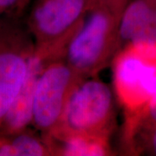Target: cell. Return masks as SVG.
<instances>
[{
	"instance_id": "7c38bea8",
	"label": "cell",
	"mask_w": 156,
	"mask_h": 156,
	"mask_svg": "<svg viewBox=\"0 0 156 156\" xmlns=\"http://www.w3.org/2000/svg\"><path fill=\"white\" fill-rule=\"evenodd\" d=\"M31 0H0L1 18H22Z\"/></svg>"
},
{
	"instance_id": "8992f818",
	"label": "cell",
	"mask_w": 156,
	"mask_h": 156,
	"mask_svg": "<svg viewBox=\"0 0 156 156\" xmlns=\"http://www.w3.org/2000/svg\"><path fill=\"white\" fill-rule=\"evenodd\" d=\"M34 51V39L21 18L0 19V123L25 81Z\"/></svg>"
},
{
	"instance_id": "8fae6325",
	"label": "cell",
	"mask_w": 156,
	"mask_h": 156,
	"mask_svg": "<svg viewBox=\"0 0 156 156\" xmlns=\"http://www.w3.org/2000/svg\"><path fill=\"white\" fill-rule=\"evenodd\" d=\"M3 136L11 147L13 156L53 155L47 140L40 133L33 132L29 128Z\"/></svg>"
},
{
	"instance_id": "7a4b0ae2",
	"label": "cell",
	"mask_w": 156,
	"mask_h": 156,
	"mask_svg": "<svg viewBox=\"0 0 156 156\" xmlns=\"http://www.w3.org/2000/svg\"><path fill=\"white\" fill-rule=\"evenodd\" d=\"M112 62L115 93L128 119L142 111L156 95V44L125 45Z\"/></svg>"
},
{
	"instance_id": "3957f363",
	"label": "cell",
	"mask_w": 156,
	"mask_h": 156,
	"mask_svg": "<svg viewBox=\"0 0 156 156\" xmlns=\"http://www.w3.org/2000/svg\"><path fill=\"white\" fill-rule=\"evenodd\" d=\"M115 126L112 90L105 83L93 76L83 79L73 89L61 125L52 135L83 134L109 139Z\"/></svg>"
},
{
	"instance_id": "6da1fadb",
	"label": "cell",
	"mask_w": 156,
	"mask_h": 156,
	"mask_svg": "<svg viewBox=\"0 0 156 156\" xmlns=\"http://www.w3.org/2000/svg\"><path fill=\"white\" fill-rule=\"evenodd\" d=\"M122 15L108 6L92 2L70 39L64 56L81 77L95 76L113 62L121 50L119 27Z\"/></svg>"
},
{
	"instance_id": "ba28073f",
	"label": "cell",
	"mask_w": 156,
	"mask_h": 156,
	"mask_svg": "<svg viewBox=\"0 0 156 156\" xmlns=\"http://www.w3.org/2000/svg\"><path fill=\"white\" fill-rule=\"evenodd\" d=\"M121 49L134 43L156 44V0H130L119 27Z\"/></svg>"
},
{
	"instance_id": "9c48e42d",
	"label": "cell",
	"mask_w": 156,
	"mask_h": 156,
	"mask_svg": "<svg viewBox=\"0 0 156 156\" xmlns=\"http://www.w3.org/2000/svg\"><path fill=\"white\" fill-rule=\"evenodd\" d=\"M53 155L102 156L111 154L109 139L83 134H56L46 138Z\"/></svg>"
},
{
	"instance_id": "277c9868",
	"label": "cell",
	"mask_w": 156,
	"mask_h": 156,
	"mask_svg": "<svg viewBox=\"0 0 156 156\" xmlns=\"http://www.w3.org/2000/svg\"><path fill=\"white\" fill-rule=\"evenodd\" d=\"M91 5L92 0H34L25 23L35 48L65 56Z\"/></svg>"
},
{
	"instance_id": "30bf717a",
	"label": "cell",
	"mask_w": 156,
	"mask_h": 156,
	"mask_svg": "<svg viewBox=\"0 0 156 156\" xmlns=\"http://www.w3.org/2000/svg\"><path fill=\"white\" fill-rule=\"evenodd\" d=\"M155 124L156 95L140 113L126 119L123 140L129 152H137L140 142Z\"/></svg>"
},
{
	"instance_id": "4fadbf2b",
	"label": "cell",
	"mask_w": 156,
	"mask_h": 156,
	"mask_svg": "<svg viewBox=\"0 0 156 156\" xmlns=\"http://www.w3.org/2000/svg\"><path fill=\"white\" fill-rule=\"evenodd\" d=\"M140 152H145L150 155H156V124L140 142L136 153L138 154Z\"/></svg>"
},
{
	"instance_id": "5bb4252c",
	"label": "cell",
	"mask_w": 156,
	"mask_h": 156,
	"mask_svg": "<svg viewBox=\"0 0 156 156\" xmlns=\"http://www.w3.org/2000/svg\"><path fill=\"white\" fill-rule=\"evenodd\" d=\"M92 2L108 6L113 10L122 14L130 0H92Z\"/></svg>"
},
{
	"instance_id": "52a82bcc",
	"label": "cell",
	"mask_w": 156,
	"mask_h": 156,
	"mask_svg": "<svg viewBox=\"0 0 156 156\" xmlns=\"http://www.w3.org/2000/svg\"><path fill=\"white\" fill-rule=\"evenodd\" d=\"M47 64L49 63L44 58L34 51L30 60L25 81L0 123V135L15 134L31 125L36 84L40 73Z\"/></svg>"
},
{
	"instance_id": "5b68a950",
	"label": "cell",
	"mask_w": 156,
	"mask_h": 156,
	"mask_svg": "<svg viewBox=\"0 0 156 156\" xmlns=\"http://www.w3.org/2000/svg\"><path fill=\"white\" fill-rule=\"evenodd\" d=\"M83 79L64 58L51 62L40 73L34 92L31 125L44 138L58 130L73 89Z\"/></svg>"
}]
</instances>
